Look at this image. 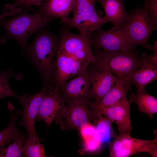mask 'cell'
<instances>
[{
    "label": "cell",
    "mask_w": 157,
    "mask_h": 157,
    "mask_svg": "<svg viewBox=\"0 0 157 157\" xmlns=\"http://www.w3.org/2000/svg\"><path fill=\"white\" fill-rule=\"evenodd\" d=\"M66 103L58 90L47 91L35 121L43 120L48 127L59 116Z\"/></svg>",
    "instance_id": "14"
},
{
    "label": "cell",
    "mask_w": 157,
    "mask_h": 157,
    "mask_svg": "<svg viewBox=\"0 0 157 157\" xmlns=\"http://www.w3.org/2000/svg\"><path fill=\"white\" fill-rule=\"evenodd\" d=\"M22 12L12 18H3L0 20V25L6 31V34L1 39V43L13 38L18 42L22 49H25L28 37L46 27L54 19L45 16L38 12L34 14Z\"/></svg>",
    "instance_id": "3"
},
{
    "label": "cell",
    "mask_w": 157,
    "mask_h": 157,
    "mask_svg": "<svg viewBox=\"0 0 157 157\" xmlns=\"http://www.w3.org/2000/svg\"><path fill=\"white\" fill-rule=\"evenodd\" d=\"M61 19L64 25L75 28L80 34L88 37L108 22L96 10L73 15L72 18L67 17Z\"/></svg>",
    "instance_id": "13"
},
{
    "label": "cell",
    "mask_w": 157,
    "mask_h": 157,
    "mask_svg": "<svg viewBox=\"0 0 157 157\" xmlns=\"http://www.w3.org/2000/svg\"><path fill=\"white\" fill-rule=\"evenodd\" d=\"M81 136L83 140L84 144L83 148L79 150L81 154H83L87 152L95 150L101 143L95 132L84 134Z\"/></svg>",
    "instance_id": "26"
},
{
    "label": "cell",
    "mask_w": 157,
    "mask_h": 157,
    "mask_svg": "<svg viewBox=\"0 0 157 157\" xmlns=\"http://www.w3.org/2000/svg\"><path fill=\"white\" fill-rule=\"evenodd\" d=\"M8 107L11 113V118L7 127L0 131V153L11 142L25 134L20 131L16 124L17 117L21 112L18 111L15 113L13 107L10 106Z\"/></svg>",
    "instance_id": "21"
},
{
    "label": "cell",
    "mask_w": 157,
    "mask_h": 157,
    "mask_svg": "<svg viewBox=\"0 0 157 157\" xmlns=\"http://www.w3.org/2000/svg\"><path fill=\"white\" fill-rule=\"evenodd\" d=\"M12 74L10 69L6 71L0 69V99L8 97L18 99L19 96L13 91L9 85L8 81Z\"/></svg>",
    "instance_id": "25"
},
{
    "label": "cell",
    "mask_w": 157,
    "mask_h": 157,
    "mask_svg": "<svg viewBox=\"0 0 157 157\" xmlns=\"http://www.w3.org/2000/svg\"><path fill=\"white\" fill-rule=\"evenodd\" d=\"M91 96L97 101L111 89L116 81V75L108 71L99 72L90 70Z\"/></svg>",
    "instance_id": "17"
},
{
    "label": "cell",
    "mask_w": 157,
    "mask_h": 157,
    "mask_svg": "<svg viewBox=\"0 0 157 157\" xmlns=\"http://www.w3.org/2000/svg\"><path fill=\"white\" fill-rule=\"evenodd\" d=\"M26 139V134L15 138L1 152L0 157H26L23 146Z\"/></svg>",
    "instance_id": "24"
},
{
    "label": "cell",
    "mask_w": 157,
    "mask_h": 157,
    "mask_svg": "<svg viewBox=\"0 0 157 157\" xmlns=\"http://www.w3.org/2000/svg\"><path fill=\"white\" fill-rule=\"evenodd\" d=\"M40 138H27L23 145V148L26 157H46L44 145L40 143Z\"/></svg>",
    "instance_id": "23"
},
{
    "label": "cell",
    "mask_w": 157,
    "mask_h": 157,
    "mask_svg": "<svg viewBox=\"0 0 157 157\" xmlns=\"http://www.w3.org/2000/svg\"><path fill=\"white\" fill-rule=\"evenodd\" d=\"M116 75L115 84L101 99L97 101L88 102V105L90 108L97 111L127 98V94L131 90L132 85L122 77Z\"/></svg>",
    "instance_id": "16"
},
{
    "label": "cell",
    "mask_w": 157,
    "mask_h": 157,
    "mask_svg": "<svg viewBox=\"0 0 157 157\" xmlns=\"http://www.w3.org/2000/svg\"><path fill=\"white\" fill-rule=\"evenodd\" d=\"M32 5H34L39 7L47 0H27Z\"/></svg>",
    "instance_id": "31"
},
{
    "label": "cell",
    "mask_w": 157,
    "mask_h": 157,
    "mask_svg": "<svg viewBox=\"0 0 157 157\" xmlns=\"http://www.w3.org/2000/svg\"><path fill=\"white\" fill-rule=\"evenodd\" d=\"M76 0H47L39 7L38 12L42 15L55 19L68 17L72 11Z\"/></svg>",
    "instance_id": "19"
},
{
    "label": "cell",
    "mask_w": 157,
    "mask_h": 157,
    "mask_svg": "<svg viewBox=\"0 0 157 157\" xmlns=\"http://www.w3.org/2000/svg\"><path fill=\"white\" fill-rule=\"evenodd\" d=\"M60 41V38L48 30H44L38 34L28 48L29 56L48 81L53 77Z\"/></svg>",
    "instance_id": "2"
},
{
    "label": "cell",
    "mask_w": 157,
    "mask_h": 157,
    "mask_svg": "<svg viewBox=\"0 0 157 157\" xmlns=\"http://www.w3.org/2000/svg\"><path fill=\"white\" fill-rule=\"evenodd\" d=\"M94 54L95 58L92 63L94 69L99 72L108 71L122 77L130 84L131 76L142 63L141 55L135 49L129 51L98 50Z\"/></svg>",
    "instance_id": "1"
},
{
    "label": "cell",
    "mask_w": 157,
    "mask_h": 157,
    "mask_svg": "<svg viewBox=\"0 0 157 157\" xmlns=\"http://www.w3.org/2000/svg\"><path fill=\"white\" fill-rule=\"evenodd\" d=\"M113 122L102 115L99 113L95 123L96 135L100 142H107L111 138L115 137L117 135L113 130Z\"/></svg>",
    "instance_id": "22"
},
{
    "label": "cell",
    "mask_w": 157,
    "mask_h": 157,
    "mask_svg": "<svg viewBox=\"0 0 157 157\" xmlns=\"http://www.w3.org/2000/svg\"><path fill=\"white\" fill-rule=\"evenodd\" d=\"M91 45L99 49L109 51H129L135 49L124 25L114 26L108 30L99 28L90 36Z\"/></svg>",
    "instance_id": "7"
},
{
    "label": "cell",
    "mask_w": 157,
    "mask_h": 157,
    "mask_svg": "<svg viewBox=\"0 0 157 157\" xmlns=\"http://www.w3.org/2000/svg\"><path fill=\"white\" fill-rule=\"evenodd\" d=\"M124 26L134 46L141 45L153 51L152 46L148 44V41L152 32L157 29V25L152 20L145 1L142 8L135 6V9L131 11Z\"/></svg>",
    "instance_id": "4"
},
{
    "label": "cell",
    "mask_w": 157,
    "mask_h": 157,
    "mask_svg": "<svg viewBox=\"0 0 157 157\" xmlns=\"http://www.w3.org/2000/svg\"><path fill=\"white\" fill-rule=\"evenodd\" d=\"M98 115L88 104L67 102L55 121L63 130H79L88 124L95 123Z\"/></svg>",
    "instance_id": "5"
},
{
    "label": "cell",
    "mask_w": 157,
    "mask_h": 157,
    "mask_svg": "<svg viewBox=\"0 0 157 157\" xmlns=\"http://www.w3.org/2000/svg\"><path fill=\"white\" fill-rule=\"evenodd\" d=\"M131 103L129 99H124L111 106L95 110L115 123L119 134L130 135L132 128L130 115Z\"/></svg>",
    "instance_id": "12"
},
{
    "label": "cell",
    "mask_w": 157,
    "mask_h": 157,
    "mask_svg": "<svg viewBox=\"0 0 157 157\" xmlns=\"http://www.w3.org/2000/svg\"><path fill=\"white\" fill-rule=\"evenodd\" d=\"M47 91V89L44 88L33 95H29L24 93L18 98L23 107L21 114L22 117L18 124L25 128L28 138H40L37 133L35 122Z\"/></svg>",
    "instance_id": "10"
},
{
    "label": "cell",
    "mask_w": 157,
    "mask_h": 157,
    "mask_svg": "<svg viewBox=\"0 0 157 157\" xmlns=\"http://www.w3.org/2000/svg\"><path fill=\"white\" fill-rule=\"evenodd\" d=\"M11 9H13L18 7H22L26 8L32 9V5L27 0H15V2L12 4H10Z\"/></svg>",
    "instance_id": "30"
},
{
    "label": "cell",
    "mask_w": 157,
    "mask_h": 157,
    "mask_svg": "<svg viewBox=\"0 0 157 157\" xmlns=\"http://www.w3.org/2000/svg\"><path fill=\"white\" fill-rule=\"evenodd\" d=\"M97 0H76L72 9L73 15L96 11L95 4Z\"/></svg>",
    "instance_id": "27"
},
{
    "label": "cell",
    "mask_w": 157,
    "mask_h": 157,
    "mask_svg": "<svg viewBox=\"0 0 157 157\" xmlns=\"http://www.w3.org/2000/svg\"><path fill=\"white\" fill-rule=\"evenodd\" d=\"M102 5L105 12L104 17L114 26H122L126 22L129 14L125 10L124 0H97Z\"/></svg>",
    "instance_id": "18"
},
{
    "label": "cell",
    "mask_w": 157,
    "mask_h": 157,
    "mask_svg": "<svg viewBox=\"0 0 157 157\" xmlns=\"http://www.w3.org/2000/svg\"><path fill=\"white\" fill-rule=\"evenodd\" d=\"M141 65L131 76L130 82L134 85L136 92L145 90V86L157 78V62L153 58V53L147 55L143 53L141 54Z\"/></svg>",
    "instance_id": "15"
},
{
    "label": "cell",
    "mask_w": 157,
    "mask_h": 157,
    "mask_svg": "<svg viewBox=\"0 0 157 157\" xmlns=\"http://www.w3.org/2000/svg\"><path fill=\"white\" fill-rule=\"evenodd\" d=\"M90 70L87 68L74 78L63 83L58 90L66 103L88 104L91 96Z\"/></svg>",
    "instance_id": "9"
},
{
    "label": "cell",
    "mask_w": 157,
    "mask_h": 157,
    "mask_svg": "<svg viewBox=\"0 0 157 157\" xmlns=\"http://www.w3.org/2000/svg\"><path fill=\"white\" fill-rule=\"evenodd\" d=\"M157 137L152 140L139 139L131 135H117L109 142L110 157H128L138 152H147L151 156L157 151Z\"/></svg>",
    "instance_id": "6"
},
{
    "label": "cell",
    "mask_w": 157,
    "mask_h": 157,
    "mask_svg": "<svg viewBox=\"0 0 157 157\" xmlns=\"http://www.w3.org/2000/svg\"><path fill=\"white\" fill-rule=\"evenodd\" d=\"M89 64L74 58L58 48L53 77L56 84L54 89L58 90L61 84L81 73Z\"/></svg>",
    "instance_id": "11"
},
{
    "label": "cell",
    "mask_w": 157,
    "mask_h": 157,
    "mask_svg": "<svg viewBox=\"0 0 157 157\" xmlns=\"http://www.w3.org/2000/svg\"><path fill=\"white\" fill-rule=\"evenodd\" d=\"M58 49L79 60L89 64L92 63L94 60L90 36L80 33L74 34L67 29H61Z\"/></svg>",
    "instance_id": "8"
},
{
    "label": "cell",
    "mask_w": 157,
    "mask_h": 157,
    "mask_svg": "<svg viewBox=\"0 0 157 157\" xmlns=\"http://www.w3.org/2000/svg\"><path fill=\"white\" fill-rule=\"evenodd\" d=\"M154 23L157 25V0H145Z\"/></svg>",
    "instance_id": "28"
},
{
    "label": "cell",
    "mask_w": 157,
    "mask_h": 157,
    "mask_svg": "<svg viewBox=\"0 0 157 157\" xmlns=\"http://www.w3.org/2000/svg\"><path fill=\"white\" fill-rule=\"evenodd\" d=\"M129 99L136 104L140 112L147 114L149 119H152L157 113V99L145 90L132 93Z\"/></svg>",
    "instance_id": "20"
},
{
    "label": "cell",
    "mask_w": 157,
    "mask_h": 157,
    "mask_svg": "<svg viewBox=\"0 0 157 157\" xmlns=\"http://www.w3.org/2000/svg\"><path fill=\"white\" fill-rule=\"evenodd\" d=\"M23 9V8L22 7H18L11 9L9 4L5 5L3 12L0 15V20L7 16L16 15L22 12Z\"/></svg>",
    "instance_id": "29"
}]
</instances>
